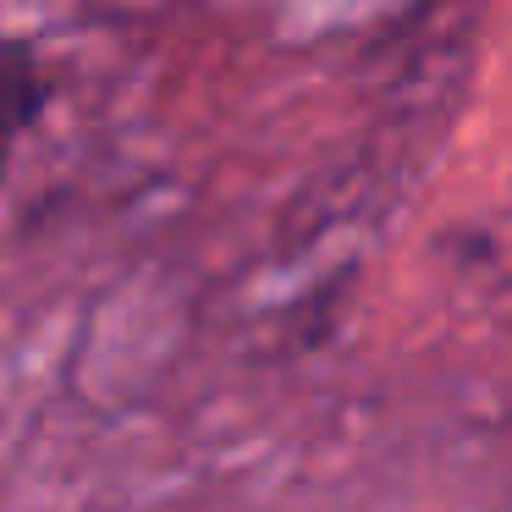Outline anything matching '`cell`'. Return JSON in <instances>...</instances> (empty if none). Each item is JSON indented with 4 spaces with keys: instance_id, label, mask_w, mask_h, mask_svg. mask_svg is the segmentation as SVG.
<instances>
[{
    "instance_id": "6da1fadb",
    "label": "cell",
    "mask_w": 512,
    "mask_h": 512,
    "mask_svg": "<svg viewBox=\"0 0 512 512\" xmlns=\"http://www.w3.org/2000/svg\"><path fill=\"white\" fill-rule=\"evenodd\" d=\"M39 111V72H34V56L12 39H0V160L12 149V138L34 122Z\"/></svg>"
}]
</instances>
